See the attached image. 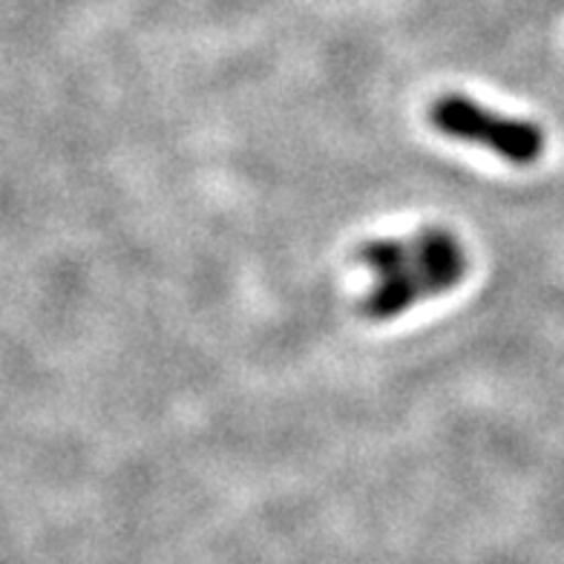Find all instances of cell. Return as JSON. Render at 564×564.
I'll list each match as a JSON object with an SVG mask.
<instances>
[{"mask_svg":"<svg viewBox=\"0 0 564 564\" xmlns=\"http://www.w3.org/2000/svg\"><path fill=\"white\" fill-rule=\"evenodd\" d=\"M430 124L446 139L487 148L516 167H530L544 153V130L535 121L501 116L458 93H446L432 101Z\"/></svg>","mask_w":564,"mask_h":564,"instance_id":"cell-1","label":"cell"},{"mask_svg":"<svg viewBox=\"0 0 564 564\" xmlns=\"http://www.w3.org/2000/svg\"><path fill=\"white\" fill-rule=\"evenodd\" d=\"M467 253L458 251L449 253V257H441V260L423 262V265L403 268L392 276H380L378 285L360 300L357 312L371 319V323L401 317L403 312H409L421 300L453 291L467 276Z\"/></svg>","mask_w":564,"mask_h":564,"instance_id":"cell-2","label":"cell"},{"mask_svg":"<svg viewBox=\"0 0 564 564\" xmlns=\"http://www.w3.org/2000/svg\"><path fill=\"white\" fill-rule=\"evenodd\" d=\"M458 251L464 248L449 228H421L406 239H371L357 248L355 260L378 271L380 276H392L403 268L423 265V262L441 260Z\"/></svg>","mask_w":564,"mask_h":564,"instance_id":"cell-3","label":"cell"}]
</instances>
